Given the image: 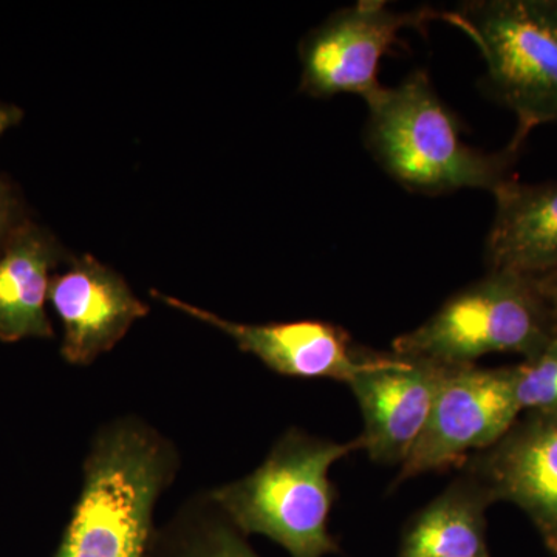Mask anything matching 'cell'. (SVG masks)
Returning a JSON list of instances; mask_svg holds the SVG:
<instances>
[{"instance_id":"obj_1","label":"cell","mask_w":557,"mask_h":557,"mask_svg":"<svg viewBox=\"0 0 557 557\" xmlns=\"http://www.w3.org/2000/svg\"><path fill=\"white\" fill-rule=\"evenodd\" d=\"M180 469L170 437L137 416L95 432L83 483L54 557H148L156 508Z\"/></svg>"},{"instance_id":"obj_2","label":"cell","mask_w":557,"mask_h":557,"mask_svg":"<svg viewBox=\"0 0 557 557\" xmlns=\"http://www.w3.org/2000/svg\"><path fill=\"white\" fill-rule=\"evenodd\" d=\"M364 141L370 156L406 190L437 197L461 189L493 194L511 177L520 148L498 152L465 141L460 120L438 97L424 70L368 102Z\"/></svg>"},{"instance_id":"obj_3","label":"cell","mask_w":557,"mask_h":557,"mask_svg":"<svg viewBox=\"0 0 557 557\" xmlns=\"http://www.w3.org/2000/svg\"><path fill=\"white\" fill-rule=\"evenodd\" d=\"M358 449L359 438L339 443L288 429L255 471L208 494L247 537L270 539L289 557L336 555L339 545L329 530L336 498L330 469Z\"/></svg>"},{"instance_id":"obj_4","label":"cell","mask_w":557,"mask_h":557,"mask_svg":"<svg viewBox=\"0 0 557 557\" xmlns=\"http://www.w3.org/2000/svg\"><path fill=\"white\" fill-rule=\"evenodd\" d=\"M553 336L555 322L539 278L487 271L450 296L423 324L399 335L392 351L460 368L493 354L533 358Z\"/></svg>"},{"instance_id":"obj_5","label":"cell","mask_w":557,"mask_h":557,"mask_svg":"<svg viewBox=\"0 0 557 557\" xmlns=\"http://www.w3.org/2000/svg\"><path fill=\"white\" fill-rule=\"evenodd\" d=\"M442 20L478 46L486 90L519 121L512 146L557 123V0H472Z\"/></svg>"},{"instance_id":"obj_6","label":"cell","mask_w":557,"mask_h":557,"mask_svg":"<svg viewBox=\"0 0 557 557\" xmlns=\"http://www.w3.org/2000/svg\"><path fill=\"white\" fill-rule=\"evenodd\" d=\"M442 16L429 9L395 11L383 0H359L336 10L300 40L299 90L317 100L355 95L368 104L384 89L381 60L399 44V33Z\"/></svg>"},{"instance_id":"obj_7","label":"cell","mask_w":557,"mask_h":557,"mask_svg":"<svg viewBox=\"0 0 557 557\" xmlns=\"http://www.w3.org/2000/svg\"><path fill=\"white\" fill-rule=\"evenodd\" d=\"M520 412L515 368H449L397 483L457 465L472 450L490 449L515 426Z\"/></svg>"},{"instance_id":"obj_8","label":"cell","mask_w":557,"mask_h":557,"mask_svg":"<svg viewBox=\"0 0 557 557\" xmlns=\"http://www.w3.org/2000/svg\"><path fill=\"white\" fill-rule=\"evenodd\" d=\"M152 298L225 333L244 354L258 358L278 375L348 383L368 368L379 351L357 346L348 332L332 322L304 321L244 324L219 317L185 300L152 289Z\"/></svg>"},{"instance_id":"obj_9","label":"cell","mask_w":557,"mask_h":557,"mask_svg":"<svg viewBox=\"0 0 557 557\" xmlns=\"http://www.w3.org/2000/svg\"><path fill=\"white\" fill-rule=\"evenodd\" d=\"M448 369L392 351L376 355L348 381L364 420L359 442L373 461L401 467L426 426Z\"/></svg>"},{"instance_id":"obj_10","label":"cell","mask_w":557,"mask_h":557,"mask_svg":"<svg viewBox=\"0 0 557 557\" xmlns=\"http://www.w3.org/2000/svg\"><path fill=\"white\" fill-rule=\"evenodd\" d=\"M49 302L64 327L62 358L76 368L109 354L149 314L126 278L90 255L70 259L67 270L51 276Z\"/></svg>"},{"instance_id":"obj_11","label":"cell","mask_w":557,"mask_h":557,"mask_svg":"<svg viewBox=\"0 0 557 557\" xmlns=\"http://www.w3.org/2000/svg\"><path fill=\"white\" fill-rule=\"evenodd\" d=\"M467 472L494 502L522 509L557 555V416L516 421L496 445L469 460Z\"/></svg>"},{"instance_id":"obj_12","label":"cell","mask_w":557,"mask_h":557,"mask_svg":"<svg viewBox=\"0 0 557 557\" xmlns=\"http://www.w3.org/2000/svg\"><path fill=\"white\" fill-rule=\"evenodd\" d=\"M487 271L542 278L557 273V182L508 180L493 193Z\"/></svg>"},{"instance_id":"obj_13","label":"cell","mask_w":557,"mask_h":557,"mask_svg":"<svg viewBox=\"0 0 557 557\" xmlns=\"http://www.w3.org/2000/svg\"><path fill=\"white\" fill-rule=\"evenodd\" d=\"M72 256L49 230L25 223L0 255V341L51 338V271Z\"/></svg>"},{"instance_id":"obj_14","label":"cell","mask_w":557,"mask_h":557,"mask_svg":"<svg viewBox=\"0 0 557 557\" xmlns=\"http://www.w3.org/2000/svg\"><path fill=\"white\" fill-rule=\"evenodd\" d=\"M493 502L467 472L410 520L398 557H490L486 509Z\"/></svg>"},{"instance_id":"obj_15","label":"cell","mask_w":557,"mask_h":557,"mask_svg":"<svg viewBox=\"0 0 557 557\" xmlns=\"http://www.w3.org/2000/svg\"><path fill=\"white\" fill-rule=\"evenodd\" d=\"M148 557H260L208 493L185 502L156 528Z\"/></svg>"},{"instance_id":"obj_16","label":"cell","mask_w":557,"mask_h":557,"mask_svg":"<svg viewBox=\"0 0 557 557\" xmlns=\"http://www.w3.org/2000/svg\"><path fill=\"white\" fill-rule=\"evenodd\" d=\"M515 387L520 410L557 416V333L537 355L515 366Z\"/></svg>"},{"instance_id":"obj_17","label":"cell","mask_w":557,"mask_h":557,"mask_svg":"<svg viewBox=\"0 0 557 557\" xmlns=\"http://www.w3.org/2000/svg\"><path fill=\"white\" fill-rule=\"evenodd\" d=\"M30 219L25 215L24 205L10 182L0 177V255Z\"/></svg>"},{"instance_id":"obj_18","label":"cell","mask_w":557,"mask_h":557,"mask_svg":"<svg viewBox=\"0 0 557 557\" xmlns=\"http://www.w3.org/2000/svg\"><path fill=\"white\" fill-rule=\"evenodd\" d=\"M24 112L17 106L0 101V135L21 123Z\"/></svg>"},{"instance_id":"obj_19","label":"cell","mask_w":557,"mask_h":557,"mask_svg":"<svg viewBox=\"0 0 557 557\" xmlns=\"http://www.w3.org/2000/svg\"><path fill=\"white\" fill-rule=\"evenodd\" d=\"M539 282H541L542 289H544L545 296H547L553 322H555V333H557V273L539 278Z\"/></svg>"},{"instance_id":"obj_20","label":"cell","mask_w":557,"mask_h":557,"mask_svg":"<svg viewBox=\"0 0 557 557\" xmlns=\"http://www.w3.org/2000/svg\"><path fill=\"white\" fill-rule=\"evenodd\" d=\"M491 557V556H490Z\"/></svg>"}]
</instances>
